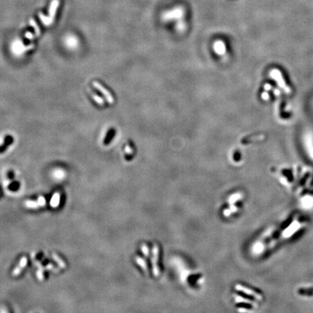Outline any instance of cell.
I'll return each instance as SVG.
<instances>
[{
  "label": "cell",
  "instance_id": "6da1fadb",
  "mask_svg": "<svg viewBox=\"0 0 313 313\" xmlns=\"http://www.w3.org/2000/svg\"><path fill=\"white\" fill-rule=\"evenodd\" d=\"M46 204V200L44 196H39L36 200H26L24 202V205L26 208L36 210L40 207H43Z\"/></svg>",
  "mask_w": 313,
  "mask_h": 313
},
{
  "label": "cell",
  "instance_id": "8992f818",
  "mask_svg": "<svg viewBox=\"0 0 313 313\" xmlns=\"http://www.w3.org/2000/svg\"><path fill=\"white\" fill-rule=\"evenodd\" d=\"M214 49L218 55H223L225 52V46L223 42L217 41L214 44Z\"/></svg>",
  "mask_w": 313,
  "mask_h": 313
},
{
  "label": "cell",
  "instance_id": "5bb4252c",
  "mask_svg": "<svg viewBox=\"0 0 313 313\" xmlns=\"http://www.w3.org/2000/svg\"><path fill=\"white\" fill-rule=\"evenodd\" d=\"M92 94V96H93V97H94V100H95V101H96V102H97L98 104H101V105H103L104 102V101H103V99H102L101 97H99V96H97V95H96V94Z\"/></svg>",
  "mask_w": 313,
  "mask_h": 313
},
{
  "label": "cell",
  "instance_id": "9a60e30c",
  "mask_svg": "<svg viewBox=\"0 0 313 313\" xmlns=\"http://www.w3.org/2000/svg\"><path fill=\"white\" fill-rule=\"evenodd\" d=\"M26 37L28 38V39H32V38H34V36L31 32H27L26 34Z\"/></svg>",
  "mask_w": 313,
  "mask_h": 313
},
{
  "label": "cell",
  "instance_id": "4fadbf2b",
  "mask_svg": "<svg viewBox=\"0 0 313 313\" xmlns=\"http://www.w3.org/2000/svg\"><path fill=\"white\" fill-rule=\"evenodd\" d=\"M36 276H37L38 279L39 280V281H44V270L42 268H38V270H37V272H36Z\"/></svg>",
  "mask_w": 313,
  "mask_h": 313
},
{
  "label": "cell",
  "instance_id": "52a82bcc",
  "mask_svg": "<svg viewBox=\"0 0 313 313\" xmlns=\"http://www.w3.org/2000/svg\"><path fill=\"white\" fill-rule=\"evenodd\" d=\"M52 257L53 258V260H55L56 262H57L58 265L60 267V268H65V267H66V263H65V261H63V259L59 257L58 256L57 254H52Z\"/></svg>",
  "mask_w": 313,
  "mask_h": 313
},
{
  "label": "cell",
  "instance_id": "9c48e42d",
  "mask_svg": "<svg viewBox=\"0 0 313 313\" xmlns=\"http://www.w3.org/2000/svg\"><path fill=\"white\" fill-rule=\"evenodd\" d=\"M54 177L55 178L58 179L57 181H62V179H63V178H65V172H64L63 170L58 169L56 170V171H54Z\"/></svg>",
  "mask_w": 313,
  "mask_h": 313
},
{
  "label": "cell",
  "instance_id": "7c38bea8",
  "mask_svg": "<svg viewBox=\"0 0 313 313\" xmlns=\"http://www.w3.org/2000/svg\"><path fill=\"white\" fill-rule=\"evenodd\" d=\"M39 17L41 20L42 23H44V25H45V26H49V25H50L51 22H50L49 17H46L45 15H44L42 13H39Z\"/></svg>",
  "mask_w": 313,
  "mask_h": 313
},
{
  "label": "cell",
  "instance_id": "30bf717a",
  "mask_svg": "<svg viewBox=\"0 0 313 313\" xmlns=\"http://www.w3.org/2000/svg\"><path fill=\"white\" fill-rule=\"evenodd\" d=\"M114 135H115V130H114V129H111V130L108 132L107 136H106L105 139H104V144L105 145L109 144L110 141L112 140V139H113V137L114 136Z\"/></svg>",
  "mask_w": 313,
  "mask_h": 313
},
{
  "label": "cell",
  "instance_id": "5b68a950",
  "mask_svg": "<svg viewBox=\"0 0 313 313\" xmlns=\"http://www.w3.org/2000/svg\"><path fill=\"white\" fill-rule=\"evenodd\" d=\"M61 196L59 192H55L52 195L51 200H50V206L53 208H57L59 207L60 203Z\"/></svg>",
  "mask_w": 313,
  "mask_h": 313
},
{
  "label": "cell",
  "instance_id": "7a4b0ae2",
  "mask_svg": "<svg viewBox=\"0 0 313 313\" xmlns=\"http://www.w3.org/2000/svg\"><path fill=\"white\" fill-rule=\"evenodd\" d=\"M93 86L95 87L96 89H98L99 91H100V92H102V94H103L104 96H105L106 99H107V102H109V103H111V104L113 103L114 99L113 97V96H112V94H110V92H108V91L106 89V88H104L103 86H102V85L100 84L99 82H97V81H94V82H93Z\"/></svg>",
  "mask_w": 313,
  "mask_h": 313
},
{
  "label": "cell",
  "instance_id": "2e32d148",
  "mask_svg": "<svg viewBox=\"0 0 313 313\" xmlns=\"http://www.w3.org/2000/svg\"><path fill=\"white\" fill-rule=\"evenodd\" d=\"M125 152H126L128 154L132 153V150H131V149L130 148V146H129L128 145L126 146V147H125Z\"/></svg>",
  "mask_w": 313,
  "mask_h": 313
},
{
  "label": "cell",
  "instance_id": "ba28073f",
  "mask_svg": "<svg viewBox=\"0 0 313 313\" xmlns=\"http://www.w3.org/2000/svg\"><path fill=\"white\" fill-rule=\"evenodd\" d=\"M13 137L11 136H7V138L5 139V142H4V144L0 146V153H2V152H5V150L7 149L8 145H9L11 143H13Z\"/></svg>",
  "mask_w": 313,
  "mask_h": 313
},
{
  "label": "cell",
  "instance_id": "3957f363",
  "mask_svg": "<svg viewBox=\"0 0 313 313\" xmlns=\"http://www.w3.org/2000/svg\"><path fill=\"white\" fill-rule=\"evenodd\" d=\"M27 264H28V258H27L26 257H23L20 259L18 264L16 266V268L13 270V273H12L13 274V276L17 277V276L20 275L21 272H22L23 270L26 267Z\"/></svg>",
  "mask_w": 313,
  "mask_h": 313
},
{
  "label": "cell",
  "instance_id": "8fae6325",
  "mask_svg": "<svg viewBox=\"0 0 313 313\" xmlns=\"http://www.w3.org/2000/svg\"><path fill=\"white\" fill-rule=\"evenodd\" d=\"M30 23H31V26L34 27V31H35V35H36V36H39L40 33H41L40 32V29H39V27H38L37 26V24H36V21H35L34 20H31Z\"/></svg>",
  "mask_w": 313,
  "mask_h": 313
},
{
  "label": "cell",
  "instance_id": "277c9868",
  "mask_svg": "<svg viewBox=\"0 0 313 313\" xmlns=\"http://www.w3.org/2000/svg\"><path fill=\"white\" fill-rule=\"evenodd\" d=\"M58 5H59V0H54L51 4V7L49 8V20L50 22L52 23L54 20V18H55L56 11H57V9L58 7Z\"/></svg>",
  "mask_w": 313,
  "mask_h": 313
}]
</instances>
